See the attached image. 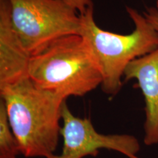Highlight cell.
Listing matches in <instances>:
<instances>
[{"label":"cell","instance_id":"6da1fadb","mask_svg":"<svg viewBox=\"0 0 158 158\" xmlns=\"http://www.w3.org/2000/svg\"><path fill=\"white\" fill-rule=\"evenodd\" d=\"M0 96L20 153L27 157L54 155L61 135L62 106L67 100L37 87L29 78L0 87Z\"/></svg>","mask_w":158,"mask_h":158},{"label":"cell","instance_id":"7a4b0ae2","mask_svg":"<svg viewBox=\"0 0 158 158\" xmlns=\"http://www.w3.org/2000/svg\"><path fill=\"white\" fill-rule=\"evenodd\" d=\"M135 29L129 35H119L103 30L94 19V5L80 15V35L89 49L102 76L101 89L114 96L122 87V78L126 68L132 61L158 49V31L143 13L126 7Z\"/></svg>","mask_w":158,"mask_h":158},{"label":"cell","instance_id":"3957f363","mask_svg":"<svg viewBox=\"0 0 158 158\" xmlns=\"http://www.w3.org/2000/svg\"><path fill=\"white\" fill-rule=\"evenodd\" d=\"M28 78L37 87L67 100L83 97L101 86L102 76L81 35L56 39L31 56Z\"/></svg>","mask_w":158,"mask_h":158},{"label":"cell","instance_id":"277c9868","mask_svg":"<svg viewBox=\"0 0 158 158\" xmlns=\"http://www.w3.org/2000/svg\"><path fill=\"white\" fill-rule=\"evenodd\" d=\"M11 21L30 56L60 37L80 35V14L62 0H9Z\"/></svg>","mask_w":158,"mask_h":158},{"label":"cell","instance_id":"5b68a950","mask_svg":"<svg viewBox=\"0 0 158 158\" xmlns=\"http://www.w3.org/2000/svg\"><path fill=\"white\" fill-rule=\"evenodd\" d=\"M62 153L48 158H84L98 155L100 149L114 150L128 158H139V141L128 134L105 135L98 133L89 118L75 116L64 101L62 109Z\"/></svg>","mask_w":158,"mask_h":158},{"label":"cell","instance_id":"8992f818","mask_svg":"<svg viewBox=\"0 0 158 158\" xmlns=\"http://www.w3.org/2000/svg\"><path fill=\"white\" fill-rule=\"evenodd\" d=\"M124 81H137L145 102L146 120L143 141L146 145L158 143V49L132 61L124 73Z\"/></svg>","mask_w":158,"mask_h":158},{"label":"cell","instance_id":"52a82bcc","mask_svg":"<svg viewBox=\"0 0 158 158\" xmlns=\"http://www.w3.org/2000/svg\"><path fill=\"white\" fill-rule=\"evenodd\" d=\"M30 57L12 24L9 0H0V87L28 78Z\"/></svg>","mask_w":158,"mask_h":158},{"label":"cell","instance_id":"ba28073f","mask_svg":"<svg viewBox=\"0 0 158 158\" xmlns=\"http://www.w3.org/2000/svg\"><path fill=\"white\" fill-rule=\"evenodd\" d=\"M20 153L19 145L7 116L6 106L0 100V158H16Z\"/></svg>","mask_w":158,"mask_h":158},{"label":"cell","instance_id":"9c48e42d","mask_svg":"<svg viewBox=\"0 0 158 158\" xmlns=\"http://www.w3.org/2000/svg\"><path fill=\"white\" fill-rule=\"evenodd\" d=\"M73 8H74L80 15L87 10L89 7L94 5L92 0H62Z\"/></svg>","mask_w":158,"mask_h":158},{"label":"cell","instance_id":"30bf717a","mask_svg":"<svg viewBox=\"0 0 158 158\" xmlns=\"http://www.w3.org/2000/svg\"><path fill=\"white\" fill-rule=\"evenodd\" d=\"M149 22L158 31V10L157 7H149L143 13Z\"/></svg>","mask_w":158,"mask_h":158},{"label":"cell","instance_id":"8fae6325","mask_svg":"<svg viewBox=\"0 0 158 158\" xmlns=\"http://www.w3.org/2000/svg\"><path fill=\"white\" fill-rule=\"evenodd\" d=\"M156 7H157V9L158 10V0H157V6H156Z\"/></svg>","mask_w":158,"mask_h":158}]
</instances>
